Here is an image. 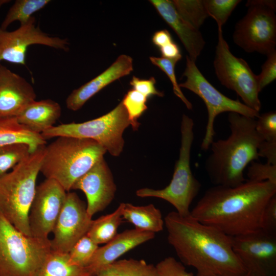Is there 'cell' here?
Listing matches in <instances>:
<instances>
[{
    "instance_id": "1",
    "label": "cell",
    "mask_w": 276,
    "mask_h": 276,
    "mask_svg": "<svg viewBox=\"0 0 276 276\" xmlns=\"http://www.w3.org/2000/svg\"><path fill=\"white\" fill-rule=\"evenodd\" d=\"M167 239L184 265L197 275L243 276L247 273L235 254L231 236L176 211L164 218Z\"/></svg>"
},
{
    "instance_id": "2",
    "label": "cell",
    "mask_w": 276,
    "mask_h": 276,
    "mask_svg": "<svg viewBox=\"0 0 276 276\" xmlns=\"http://www.w3.org/2000/svg\"><path fill=\"white\" fill-rule=\"evenodd\" d=\"M276 195V184L246 180L236 187L208 189L190 211L198 221L231 236L261 228L263 211Z\"/></svg>"
},
{
    "instance_id": "3",
    "label": "cell",
    "mask_w": 276,
    "mask_h": 276,
    "mask_svg": "<svg viewBox=\"0 0 276 276\" xmlns=\"http://www.w3.org/2000/svg\"><path fill=\"white\" fill-rule=\"evenodd\" d=\"M228 121L230 135L212 143L204 166L214 186L236 187L246 181V167L259 160L258 147L263 140L256 130L255 119L232 112Z\"/></svg>"
},
{
    "instance_id": "4",
    "label": "cell",
    "mask_w": 276,
    "mask_h": 276,
    "mask_svg": "<svg viewBox=\"0 0 276 276\" xmlns=\"http://www.w3.org/2000/svg\"><path fill=\"white\" fill-rule=\"evenodd\" d=\"M106 152L91 139L59 136L45 146L40 172L46 178L56 180L68 192Z\"/></svg>"
},
{
    "instance_id": "5",
    "label": "cell",
    "mask_w": 276,
    "mask_h": 276,
    "mask_svg": "<svg viewBox=\"0 0 276 276\" xmlns=\"http://www.w3.org/2000/svg\"><path fill=\"white\" fill-rule=\"evenodd\" d=\"M44 147L31 153L10 172L0 177V214L28 236H31L28 215L36 192Z\"/></svg>"
},
{
    "instance_id": "6",
    "label": "cell",
    "mask_w": 276,
    "mask_h": 276,
    "mask_svg": "<svg viewBox=\"0 0 276 276\" xmlns=\"http://www.w3.org/2000/svg\"><path fill=\"white\" fill-rule=\"evenodd\" d=\"M194 125L193 119L183 114L180 126L179 157L169 184L162 189L144 188L136 191V195L140 197H155L166 200L182 216L190 214V205L201 187L190 167L191 151L194 137Z\"/></svg>"
},
{
    "instance_id": "7",
    "label": "cell",
    "mask_w": 276,
    "mask_h": 276,
    "mask_svg": "<svg viewBox=\"0 0 276 276\" xmlns=\"http://www.w3.org/2000/svg\"><path fill=\"white\" fill-rule=\"evenodd\" d=\"M50 239L28 236L0 214V276H36Z\"/></svg>"
},
{
    "instance_id": "8",
    "label": "cell",
    "mask_w": 276,
    "mask_h": 276,
    "mask_svg": "<svg viewBox=\"0 0 276 276\" xmlns=\"http://www.w3.org/2000/svg\"><path fill=\"white\" fill-rule=\"evenodd\" d=\"M130 125L126 110L121 102L107 113L82 123H71L54 126L41 133L45 139L72 136L93 140L111 155L119 156L123 151V134Z\"/></svg>"
},
{
    "instance_id": "9",
    "label": "cell",
    "mask_w": 276,
    "mask_h": 276,
    "mask_svg": "<svg viewBox=\"0 0 276 276\" xmlns=\"http://www.w3.org/2000/svg\"><path fill=\"white\" fill-rule=\"evenodd\" d=\"M275 1H248L247 13L236 25L234 42L245 52L268 55L275 51Z\"/></svg>"
},
{
    "instance_id": "10",
    "label": "cell",
    "mask_w": 276,
    "mask_h": 276,
    "mask_svg": "<svg viewBox=\"0 0 276 276\" xmlns=\"http://www.w3.org/2000/svg\"><path fill=\"white\" fill-rule=\"evenodd\" d=\"M182 76L186 77V80L179 84V87L188 89L199 96L207 108L208 121L200 145L201 150L207 151L214 141L215 134L214 122L218 114L224 112H233L251 118L259 117V112L238 100L229 98L217 90L206 79L197 67L195 62L188 55L186 56V67Z\"/></svg>"
},
{
    "instance_id": "11",
    "label": "cell",
    "mask_w": 276,
    "mask_h": 276,
    "mask_svg": "<svg viewBox=\"0 0 276 276\" xmlns=\"http://www.w3.org/2000/svg\"><path fill=\"white\" fill-rule=\"evenodd\" d=\"M213 65L221 84L235 91L243 104L259 112L261 104L258 75L252 72L245 60L231 53L220 28H218V43Z\"/></svg>"
},
{
    "instance_id": "12",
    "label": "cell",
    "mask_w": 276,
    "mask_h": 276,
    "mask_svg": "<svg viewBox=\"0 0 276 276\" xmlns=\"http://www.w3.org/2000/svg\"><path fill=\"white\" fill-rule=\"evenodd\" d=\"M231 238L233 250L247 273L255 276L276 274V233L260 228Z\"/></svg>"
},
{
    "instance_id": "13",
    "label": "cell",
    "mask_w": 276,
    "mask_h": 276,
    "mask_svg": "<svg viewBox=\"0 0 276 276\" xmlns=\"http://www.w3.org/2000/svg\"><path fill=\"white\" fill-rule=\"evenodd\" d=\"M35 18L15 30L8 31L0 27V62L6 61L20 65L26 64L28 48L41 44L65 51L68 50L69 42L66 38L51 36L35 25Z\"/></svg>"
},
{
    "instance_id": "14",
    "label": "cell",
    "mask_w": 276,
    "mask_h": 276,
    "mask_svg": "<svg viewBox=\"0 0 276 276\" xmlns=\"http://www.w3.org/2000/svg\"><path fill=\"white\" fill-rule=\"evenodd\" d=\"M67 192L56 180L46 178L36 187L28 221L31 236L49 239L64 203Z\"/></svg>"
},
{
    "instance_id": "15",
    "label": "cell",
    "mask_w": 276,
    "mask_h": 276,
    "mask_svg": "<svg viewBox=\"0 0 276 276\" xmlns=\"http://www.w3.org/2000/svg\"><path fill=\"white\" fill-rule=\"evenodd\" d=\"M92 220L84 201L76 193L68 192L52 232L51 250L68 253L86 235Z\"/></svg>"
},
{
    "instance_id": "16",
    "label": "cell",
    "mask_w": 276,
    "mask_h": 276,
    "mask_svg": "<svg viewBox=\"0 0 276 276\" xmlns=\"http://www.w3.org/2000/svg\"><path fill=\"white\" fill-rule=\"evenodd\" d=\"M72 190H80L85 194L87 212L91 217L105 210L114 199L117 186L104 158L76 180Z\"/></svg>"
},
{
    "instance_id": "17",
    "label": "cell",
    "mask_w": 276,
    "mask_h": 276,
    "mask_svg": "<svg viewBox=\"0 0 276 276\" xmlns=\"http://www.w3.org/2000/svg\"><path fill=\"white\" fill-rule=\"evenodd\" d=\"M36 98L28 81L0 64V114L16 116Z\"/></svg>"
},
{
    "instance_id": "18",
    "label": "cell",
    "mask_w": 276,
    "mask_h": 276,
    "mask_svg": "<svg viewBox=\"0 0 276 276\" xmlns=\"http://www.w3.org/2000/svg\"><path fill=\"white\" fill-rule=\"evenodd\" d=\"M155 234L137 228L126 229L118 234L105 245L99 247L86 267L95 275L105 267L135 247L153 239Z\"/></svg>"
},
{
    "instance_id": "19",
    "label": "cell",
    "mask_w": 276,
    "mask_h": 276,
    "mask_svg": "<svg viewBox=\"0 0 276 276\" xmlns=\"http://www.w3.org/2000/svg\"><path fill=\"white\" fill-rule=\"evenodd\" d=\"M132 71V58L127 55H120L102 73L74 89L66 99V107L73 111L80 109L88 100L105 87L120 78L129 75Z\"/></svg>"
},
{
    "instance_id": "20",
    "label": "cell",
    "mask_w": 276,
    "mask_h": 276,
    "mask_svg": "<svg viewBox=\"0 0 276 276\" xmlns=\"http://www.w3.org/2000/svg\"><path fill=\"white\" fill-rule=\"evenodd\" d=\"M149 2L176 33L188 53V57L196 62L205 43L199 30L193 28L180 16L172 1L151 0Z\"/></svg>"
},
{
    "instance_id": "21",
    "label": "cell",
    "mask_w": 276,
    "mask_h": 276,
    "mask_svg": "<svg viewBox=\"0 0 276 276\" xmlns=\"http://www.w3.org/2000/svg\"><path fill=\"white\" fill-rule=\"evenodd\" d=\"M61 113V108L58 103L45 99L32 102L16 117L20 124L33 132L41 134L54 126Z\"/></svg>"
},
{
    "instance_id": "22",
    "label": "cell",
    "mask_w": 276,
    "mask_h": 276,
    "mask_svg": "<svg viewBox=\"0 0 276 276\" xmlns=\"http://www.w3.org/2000/svg\"><path fill=\"white\" fill-rule=\"evenodd\" d=\"M15 143L27 144L32 153L44 146L46 140L20 124L16 116L0 114V146Z\"/></svg>"
},
{
    "instance_id": "23",
    "label": "cell",
    "mask_w": 276,
    "mask_h": 276,
    "mask_svg": "<svg viewBox=\"0 0 276 276\" xmlns=\"http://www.w3.org/2000/svg\"><path fill=\"white\" fill-rule=\"evenodd\" d=\"M122 218L135 228L154 234L162 231L165 225L160 211L153 204L136 206L122 203Z\"/></svg>"
},
{
    "instance_id": "24",
    "label": "cell",
    "mask_w": 276,
    "mask_h": 276,
    "mask_svg": "<svg viewBox=\"0 0 276 276\" xmlns=\"http://www.w3.org/2000/svg\"><path fill=\"white\" fill-rule=\"evenodd\" d=\"M36 276H93L87 267L70 264L68 254L51 250Z\"/></svg>"
},
{
    "instance_id": "25",
    "label": "cell",
    "mask_w": 276,
    "mask_h": 276,
    "mask_svg": "<svg viewBox=\"0 0 276 276\" xmlns=\"http://www.w3.org/2000/svg\"><path fill=\"white\" fill-rule=\"evenodd\" d=\"M123 219L121 203L113 212L93 220L86 235L98 245L106 244L118 234Z\"/></svg>"
},
{
    "instance_id": "26",
    "label": "cell",
    "mask_w": 276,
    "mask_h": 276,
    "mask_svg": "<svg viewBox=\"0 0 276 276\" xmlns=\"http://www.w3.org/2000/svg\"><path fill=\"white\" fill-rule=\"evenodd\" d=\"M95 276H159L155 265L143 260H117L99 271Z\"/></svg>"
},
{
    "instance_id": "27",
    "label": "cell",
    "mask_w": 276,
    "mask_h": 276,
    "mask_svg": "<svg viewBox=\"0 0 276 276\" xmlns=\"http://www.w3.org/2000/svg\"><path fill=\"white\" fill-rule=\"evenodd\" d=\"M50 0H16L9 9L0 26L7 30L10 25L18 21L20 25L27 23L33 14L44 8Z\"/></svg>"
},
{
    "instance_id": "28",
    "label": "cell",
    "mask_w": 276,
    "mask_h": 276,
    "mask_svg": "<svg viewBox=\"0 0 276 276\" xmlns=\"http://www.w3.org/2000/svg\"><path fill=\"white\" fill-rule=\"evenodd\" d=\"M172 2L180 16L196 30H199L209 17L203 0H173Z\"/></svg>"
},
{
    "instance_id": "29",
    "label": "cell",
    "mask_w": 276,
    "mask_h": 276,
    "mask_svg": "<svg viewBox=\"0 0 276 276\" xmlns=\"http://www.w3.org/2000/svg\"><path fill=\"white\" fill-rule=\"evenodd\" d=\"M31 153L28 145L15 143L0 146V177Z\"/></svg>"
},
{
    "instance_id": "30",
    "label": "cell",
    "mask_w": 276,
    "mask_h": 276,
    "mask_svg": "<svg viewBox=\"0 0 276 276\" xmlns=\"http://www.w3.org/2000/svg\"><path fill=\"white\" fill-rule=\"evenodd\" d=\"M147 98L136 90L132 89L127 91L121 101L128 114L130 125L137 130L140 125L137 120L147 109Z\"/></svg>"
},
{
    "instance_id": "31",
    "label": "cell",
    "mask_w": 276,
    "mask_h": 276,
    "mask_svg": "<svg viewBox=\"0 0 276 276\" xmlns=\"http://www.w3.org/2000/svg\"><path fill=\"white\" fill-rule=\"evenodd\" d=\"M99 247L98 244L86 235L67 253L69 262L73 265L86 267Z\"/></svg>"
},
{
    "instance_id": "32",
    "label": "cell",
    "mask_w": 276,
    "mask_h": 276,
    "mask_svg": "<svg viewBox=\"0 0 276 276\" xmlns=\"http://www.w3.org/2000/svg\"><path fill=\"white\" fill-rule=\"evenodd\" d=\"M209 15L217 22L218 28H222L240 0H203Z\"/></svg>"
},
{
    "instance_id": "33",
    "label": "cell",
    "mask_w": 276,
    "mask_h": 276,
    "mask_svg": "<svg viewBox=\"0 0 276 276\" xmlns=\"http://www.w3.org/2000/svg\"><path fill=\"white\" fill-rule=\"evenodd\" d=\"M149 59L153 64L158 67L169 78L173 86L174 94L182 101L188 109H192V104L182 93L176 78L175 66L178 61L153 56L150 57Z\"/></svg>"
},
{
    "instance_id": "34",
    "label": "cell",
    "mask_w": 276,
    "mask_h": 276,
    "mask_svg": "<svg viewBox=\"0 0 276 276\" xmlns=\"http://www.w3.org/2000/svg\"><path fill=\"white\" fill-rule=\"evenodd\" d=\"M247 176L250 181H268L276 184V165L253 161L248 166Z\"/></svg>"
},
{
    "instance_id": "35",
    "label": "cell",
    "mask_w": 276,
    "mask_h": 276,
    "mask_svg": "<svg viewBox=\"0 0 276 276\" xmlns=\"http://www.w3.org/2000/svg\"><path fill=\"white\" fill-rule=\"evenodd\" d=\"M256 130L263 141H276V113L269 111L259 115Z\"/></svg>"
},
{
    "instance_id": "36",
    "label": "cell",
    "mask_w": 276,
    "mask_h": 276,
    "mask_svg": "<svg viewBox=\"0 0 276 276\" xmlns=\"http://www.w3.org/2000/svg\"><path fill=\"white\" fill-rule=\"evenodd\" d=\"M159 276H194L186 270L184 265L172 257H168L156 265Z\"/></svg>"
},
{
    "instance_id": "37",
    "label": "cell",
    "mask_w": 276,
    "mask_h": 276,
    "mask_svg": "<svg viewBox=\"0 0 276 276\" xmlns=\"http://www.w3.org/2000/svg\"><path fill=\"white\" fill-rule=\"evenodd\" d=\"M267 56L266 61L262 66V71L258 75L260 91L276 78V51Z\"/></svg>"
},
{
    "instance_id": "38",
    "label": "cell",
    "mask_w": 276,
    "mask_h": 276,
    "mask_svg": "<svg viewBox=\"0 0 276 276\" xmlns=\"http://www.w3.org/2000/svg\"><path fill=\"white\" fill-rule=\"evenodd\" d=\"M155 83L156 80L153 77L149 79H143L133 76L130 81V84L133 89L143 95L147 99L152 96L164 97V92L156 89Z\"/></svg>"
},
{
    "instance_id": "39",
    "label": "cell",
    "mask_w": 276,
    "mask_h": 276,
    "mask_svg": "<svg viewBox=\"0 0 276 276\" xmlns=\"http://www.w3.org/2000/svg\"><path fill=\"white\" fill-rule=\"evenodd\" d=\"M261 228L276 233V195L268 202L263 212Z\"/></svg>"
},
{
    "instance_id": "40",
    "label": "cell",
    "mask_w": 276,
    "mask_h": 276,
    "mask_svg": "<svg viewBox=\"0 0 276 276\" xmlns=\"http://www.w3.org/2000/svg\"><path fill=\"white\" fill-rule=\"evenodd\" d=\"M259 156L264 157L267 163L276 165V141H262L258 149Z\"/></svg>"
},
{
    "instance_id": "41",
    "label": "cell",
    "mask_w": 276,
    "mask_h": 276,
    "mask_svg": "<svg viewBox=\"0 0 276 276\" xmlns=\"http://www.w3.org/2000/svg\"><path fill=\"white\" fill-rule=\"evenodd\" d=\"M162 57L179 61L181 58L179 48L174 41L159 49Z\"/></svg>"
},
{
    "instance_id": "42",
    "label": "cell",
    "mask_w": 276,
    "mask_h": 276,
    "mask_svg": "<svg viewBox=\"0 0 276 276\" xmlns=\"http://www.w3.org/2000/svg\"><path fill=\"white\" fill-rule=\"evenodd\" d=\"M152 41L159 49L173 41L170 32L165 29L155 32L152 36Z\"/></svg>"
},
{
    "instance_id": "43",
    "label": "cell",
    "mask_w": 276,
    "mask_h": 276,
    "mask_svg": "<svg viewBox=\"0 0 276 276\" xmlns=\"http://www.w3.org/2000/svg\"><path fill=\"white\" fill-rule=\"evenodd\" d=\"M196 276H201V275H196ZM206 276H214V275H206ZM243 276H255L252 274H250V273H246L245 274H244V275Z\"/></svg>"
},
{
    "instance_id": "44",
    "label": "cell",
    "mask_w": 276,
    "mask_h": 276,
    "mask_svg": "<svg viewBox=\"0 0 276 276\" xmlns=\"http://www.w3.org/2000/svg\"><path fill=\"white\" fill-rule=\"evenodd\" d=\"M270 276H276V274H274L271 275Z\"/></svg>"
},
{
    "instance_id": "45",
    "label": "cell",
    "mask_w": 276,
    "mask_h": 276,
    "mask_svg": "<svg viewBox=\"0 0 276 276\" xmlns=\"http://www.w3.org/2000/svg\"><path fill=\"white\" fill-rule=\"evenodd\" d=\"M93 276H95V275H93Z\"/></svg>"
}]
</instances>
